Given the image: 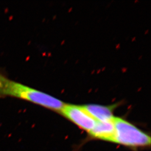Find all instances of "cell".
I'll return each instance as SVG.
<instances>
[{
  "instance_id": "1",
  "label": "cell",
  "mask_w": 151,
  "mask_h": 151,
  "mask_svg": "<svg viewBox=\"0 0 151 151\" xmlns=\"http://www.w3.org/2000/svg\"><path fill=\"white\" fill-rule=\"evenodd\" d=\"M10 97L61 113L65 103L46 93L11 80L0 73V98Z\"/></svg>"
},
{
  "instance_id": "2",
  "label": "cell",
  "mask_w": 151,
  "mask_h": 151,
  "mask_svg": "<svg viewBox=\"0 0 151 151\" xmlns=\"http://www.w3.org/2000/svg\"><path fill=\"white\" fill-rule=\"evenodd\" d=\"M114 142L129 147H145L151 144V137L133 124L119 117H114Z\"/></svg>"
},
{
  "instance_id": "3",
  "label": "cell",
  "mask_w": 151,
  "mask_h": 151,
  "mask_svg": "<svg viewBox=\"0 0 151 151\" xmlns=\"http://www.w3.org/2000/svg\"><path fill=\"white\" fill-rule=\"evenodd\" d=\"M80 128L90 133L97 121L84 109L83 106L65 104L61 113Z\"/></svg>"
},
{
  "instance_id": "5",
  "label": "cell",
  "mask_w": 151,
  "mask_h": 151,
  "mask_svg": "<svg viewBox=\"0 0 151 151\" xmlns=\"http://www.w3.org/2000/svg\"><path fill=\"white\" fill-rule=\"evenodd\" d=\"M83 106L91 116L97 121L111 120L115 117L113 115V108L111 106H105L94 104Z\"/></svg>"
},
{
  "instance_id": "4",
  "label": "cell",
  "mask_w": 151,
  "mask_h": 151,
  "mask_svg": "<svg viewBox=\"0 0 151 151\" xmlns=\"http://www.w3.org/2000/svg\"><path fill=\"white\" fill-rule=\"evenodd\" d=\"M89 133L95 138L105 141L114 142L115 134L114 119L108 121H97L94 128Z\"/></svg>"
}]
</instances>
